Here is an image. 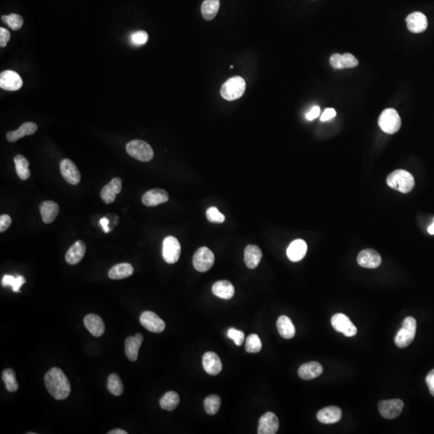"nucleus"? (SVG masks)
Wrapping results in <instances>:
<instances>
[{
	"label": "nucleus",
	"mask_w": 434,
	"mask_h": 434,
	"mask_svg": "<svg viewBox=\"0 0 434 434\" xmlns=\"http://www.w3.org/2000/svg\"><path fill=\"white\" fill-rule=\"evenodd\" d=\"M44 384L50 395L58 400L68 398L71 385L64 372L59 368H52L44 376Z\"/></svg>",
	"instance_id": "f257e3e1"
},
{
	"label": "nucleus",
	"mask_w": 434,
	"mask_h": 434,
	"mask_svg": "<svg viewBox=\"0 0 434 434\" xmlns=\"http://www.w3.org/2000/svg\"><path fill=\"white\" fill-rule=\"evenodd\" d=\"M387 184L401 193L410 192L415 186L414 178L412 174L404 170H396L387 178Z\"/></svg>",
	"instance_id": "f03ea898"
},
{
	"label": "nucleus",
	"mask_w": 434,
	"mask_h": 434,
	"mask_svg": "<svg viewBox=\"0 0 434 434\" xmlns=\"http://www.w3.org/2000/svg\"><path fill=\"white\" fill-rule=\"evenodd\" d=\"M416 331V321L412 317H407L402 327L395 337V343L400 348L408 347L414 339Z\"/></svg>",
	"instance_id": "7ed1b4c3"
},
{
	"label": "nucleus",
	"mask_w": 434,
	"mask_h": 434,
	"mask_svg": "<svg viewBox=\"0 0 434 434\" xmlns=\"http://www.w3.org/2000/svg\"><path fill=\"white\" fill-rule=\"evenodd\" d=\"M246 89L245 80L241 77L230 78L222 86L221 94L227 101H234L243 96Z\"/></svg>",
	"instance_id": "20e7f679"
},
{
	"label": "nucleus",
	"mask_w": 434,
	"mask_h": 434,
	"mask_svg": "<svg viewBox=\"0 0 434 434\" xmlns=\"http://www.w3.org/2000/svg\"><path fill=\"white\" fill-rule=\"evenodd\" d=\"M379 126L383 131L389 134L398 132L401 126V119L398 112L394 109H387L382 112L378 120Z\"/></svg>",
	"instance_id": "39448f33"
},
{
	"label": "nucleus",
	"mask_w": 434,
	"mask_h": 434,
	"mask_svg": "<svg viewBox=\"0 0 434 434\" xmlns=\"http://www.w3.org/2000/svg\"><path fill=\"white\" fill-rule=\"evenodd\" d=\"M126 152L131 157L141 162H149L153 159L152 147L141 140H133L126 145Z\"/></svg>",
	"instance_id": "423d86ee"
},
{
	"label": "nucleus",
	"mask_w": 434,
	"mask_h": 434,
	"mask_svg": "<svg viewBox=\"0 0 434 434\" xmlns=\"http://www.w3.org/2000/svg\"><path fill=\"white\" fill-rule=\"evenodd\" d=\"M215 261V257L208 248L201 247L196 250L193 257V265L199 272L204 273L211 269Z\"/></svg>",
	"instance_id": "0eeeda50"
},
{
	"label": "nucleus",
	"mask_w": 434,
	"mask_h": 434,
	"mask_svg": "<svg viewBox=\"0 0 434 434\" xmlns=\"http://www.w3.org/2000/svg\"><path fill=\"white\" fill-rule=\"evenodd\" d=\"M181 253V245L175 237H166L163 243V257L168 264H174L179 261Z\"/></svg>",
	"instance_id": "6e6552de"
},
{
	"label": "nucleus",
	"mask_w": 434,
	"mask_h": 434,
	"mask_svg": "<svg viewBox=\"0 0 434 434\" xmlns=\"http://www.w3.org/2000/svg\"><path fill=\"white\" fill-rule=\"evenodd\" d=\"M404 408V402L400 399L382 400L379 403V411L385 419H394L400 416Z\"/></svg>",
	"instance_id": "1a4fd4ad"
},
{
	"label": "nucleus",
	"mask_w": 434,
	"mask_h": 434,
	"mask_svg": "<svg viewBox=\"0 0 434 434\" xmlns=\"http://www.w3.org/2000/svg\"><path fill=\"white\" fill-rule=\"evenodd\" d=\"M331 325L335 331L343 333L345 336L352 337L356 335L357 328L347 315L336 314L333 315Z\"/></svg>",
	"instance_id": "9d476101"
},
{
	"label": "nucleus",
	"mask_w": 434,
	"mask_h": 434,
	"mask_svg": "<svg viewBox=\"0 0 434 434\" xmlns=\"http://www.w3.org/2000/svg\"><path fill=\"white\" fill-rule=\"evenodd\" d=\"M140 323L144 328L153 333L163 332L166 327L165 322L152 311L142 313L140 316Z\"/></svg>",
	"instance_id": "9b49d317"
},
{
	"label": "nucleus",
	"mask_w": 434,
	"mask_h": 434,
	"mask_svg": "<svg viewBox=\"0 0 434 434\" xmlns=\"http://www.w3.org/2000/svg\"><path fill=\"white\" fill-rule=\"evenodd\" d=\"M61 175L66 181L72 185H77L81 182V173L74 162L68 159H64L60 164Z\"/></svg>",
	"instance_id": "f8f14e48"
},
{
	"label": "nucleus",
	"mask_w": 434,
	"mask_h": 434,
	"mask_svg": "<svg viewBox=\"0 0 434 434\" xmlns=\"http://www.w3.org/2000/svg\"><path fill=\"white\" fill-rule=\"evenodd\" d=\"M23 86L22 78L17 73L6 70L0 75V87L8 91H16Z\"/></svg>",
	"instance_id": "ddd939ff"
},
{
	"label": "nucleus",
	"mask_w": 434,
	"mask_h": 434,
	"mask_svg": "<svg viewBox=\"0 0 434 434\" xmlns=\"http://www.w3.org/2000/svg\"><path fill=\"white\" fill-rule=\"evenodd\" d=\"M381 257L374 249H367L358 253V265L368 269H377L381 264Z\"/></svg>",
	"instance_id": "4468645a"
},
{
	"label": "nucleus",
	"mask_w": 434,
	"mask_h": 434,
	"mask_svg": "<svg viewBox=\"0 0 434 434\" xmlns=\"http://www.w3.org/2000/svg\"><path fill=\"white\" fill-rule=\"evenodd\" d=\"M279 428V420L273 412H267L260 418L258 434L277 433Z\"/></svg>",
	"instance_id": "2eb2a0df"
},
{
	"label": "nucleus",
	"mask_w": 434,
	"mask_h": 434,
	"mask_svg": "<svg viewBox=\"0 0 434 434\" xmlns=\"http://www.w3.org/2000/svg\"><path fill=\"white\" fill-rule=\"evenodd\" d=\"M407 27L412 33H421L428 28V20L423 13L415 12L406 18Z\"/></svg>",
	"instance_id": "dca6fc26"
},
{
	"label": "nucleus",
	"mask_w": 434,
	"mask_h": 434,
	"mask_svg": "<svg viewBox=\"0 0 434 434\" xmlns=\"http://www.w3.org/2000/svg\"><path fill=\"white\" fill-rule=\"evenodd\" d=\"M168 199H169V195L167 191L160 188H156V189L147 191L142 195L141 201L148 207H155L168 202Z\"/></svg>",
	"instance_id": "f3484780"
},
{
	"label": "nucleus",
	"mask_w": 434,
	"mask_h": 434,
	"mask_svg": "<svg viewBox=\"0 0 434 434\" xmlns=\"http://www.w3.org/2000/svg\"><path fill=\"white\" fill-rule=\"evenodd\" d=\"M122 191V179L120 178H114L110 183L106 184L101 191V197L102 200L107 204L114 203L116 199V195Z\"/></svg>",
	"instance_id": "a211bd4d"
},
{
	"label": "nucleus",
	"mask_w": 434,
	"mask_h": 434,
	"mask_svg": "<svg viewBox=\"0 0 434 434\" xmlns=\"http://www.w3.org/2000/svg\"><path fill=\"white\" fill-rule=\"evenodd\" d=\"M203 369L207 374L216 376L222 370V363L218 354L212 351L204 353L202 358Z\"/></svg>",
	"instance_id": "6ab92c4d"
},
{
	"label": "nucleus",
	"mask_w": 434,
	"mask_h": 434,
	"mask_svg": "<svg viewBox=\"0 0 434 434\" xmlns=\"http://www.w3.org/2000/svg\"><path fill=\"white\" fill-rule=\"evenodd\" d=\"M342 416V411L337 406H328L321 409L317 413V419L323 424H330L339 422Z\"/></svg>",
	"instance_id": "aec40b11"
},
{
	"label": "nucleus",
	"mask_w": 434,
	"mask_h": 434,
	"mask_svg": "<svg viewBox=\"0 0 434 434\" xmlns=\"http://www.w3.org/2000/svg\"><path fill=\"white\" fill-rule=\"evenodd\" d=\"M85 327L91 335L95 337H101L106 330L105 323L101 317L94 314L86 315L84 319Z\"/></svg>",
	"instance_id": "412c9836"
},
{
	"label": "nucleus",
	"mask_w": 434,
	"mask_h": 434,
	"mask_svg": "<svg viewBox=\"0 0 434 434\" xmlns=\"http://www.w3.org/2000/svg\"><path fill=\"white\" fill-rule=\"evenodd\" d=\"M307 245L306 241L302 239L294 241L287 249V257L290 261L298 262L304 258L307 254Z\"/></svg>",
	"instance_id": "4be33fe9"
},
{
	"label": "nucleus",
	"mask_w": 434,
	"mask_h": 434,
	"mask_svg": "<svg viewBox=\"0 0 434 434\" xmlns=\"http://www.w3.org/2000/svg\"><path fill=\"white\" fill-rule=\"evenodd\" d=\"M143 341V336L137 333L134 336L128 337L125 341V352L130 361L137 360L138 351Z\"/></svg>",
	"instance_id": "5701e85b"
},
{
	"label": "nucleus",
	"mask_w": 434,
	"mask_h": 434,
	"mask_svg": "<svg viewBox=\"0 0 434 434\" xmlns=\"http://www.w3.org/2000/svg\"><path fill=\"white\" fill-rule=\"evenodd\" d=\"M86 252V245L84 241H78L71 246L66 253L65 261L69 265H77L80 262Z\"/></svg>",
	"instance_id": "b1692460"
},
{
	"label": "nucleus",
	"mask_w": 434,
	"mask_h": 434,
	"mask_svg": "<svg viewBox=\"0 0 434 434\" xmlns=\"http://www.w3.org/2000/svg\"><path fill=\"white\" fill-rule=\"evenodd\" d=\"M323 372V366L319 362L312 361L304 364L299 368V376L303 380L309 381L319 377Z\"/></svg>",
	"instance_id": "393cba45"
},
{
	"label": "nucleus",
	"mask_w": 434,
	"mask_h": 434,
	"mask_svg": "<svg viewBox=\"0 0 434 434\" xmlns=\"http://www.w3.org/2000/svg\"><path fill=\"white\" fill-rule=\"evenodd\" d=\"M262 258V252L257 245H249L245 248L244 260L245 265L250 269H254L258 266Z\"/></svg>",
	"instance_id": "a878e982"
},
{
	"label": "nucleus",
	"mask_w": 434,
	"mask_h": 434,
	"mask_svg": "<svg viewBox=\"0 0 434 434\" xmlns=\"http://www.w3.org/2000/svg\"><path fill=\"white\" fill-rule=\"evenodd\" d=\"M37 129H38V126L34 122H25L20 126L18 130L8 132L7 133V139L10 142H14L24 136L32 135L33 133H36Z\"/></svg>",
	"instance_id": "bb28decb"
},
{
	"label": "nucleus",
	"mask_w": 434,
	"mask_h": 434,
	"mask_svg": "<svg viewBox=\"0 0 434 434\" xmlns=\"http://www.w3.org/2000/svg\"><path fill=\"white\" fill-rule=\"evenodd\" d=\"M40 211L43 221L45 224H51L53 222L59 214V205L53 201H44L40 205Z\"/></svg>",
	"instance_id": "cd10ccee"
},
{
	"label": "nucleus",
	"mask_w": 434,
	"mask_h": 434,
	"mask_svg": "<svg viewBox=\"0 0 434 434\" xmlns=\"http://www.w3.org/2000/svg\"><path fill=\"white\" fill-rule=\"evenodd\" d=\"M212 293L216 297L229 300L234 296L235 288L230 281H225V280L216 281L212 285Z\"/></svg>",
	"instance_id": "c85d7f7f"
},
{
	"label": "nucleus",
	"mask_w": 434,
	"mask_h": 434,
	"mask_svg": "<svg viewBox=\"0 0 434 434\" xmlns=\"http://www.w3.org/2000/svg\"><path fill=\"white\" fill-rule=\"evenodd\" d=\"M277 328L279 334L284 339H291L295 337L296 332L295 325L289 317L285 315L279 317L277 321Z\"/></svg>",
	"instance_id": "c756f323"
},
{
	"label": "nucleus",
	"mask_w": 434,
	"mask_h": 434,
	"mask_svg": "<svg viewBox=\"0 0 434 434\" xmlns=\"http://www.w3.org/2000/svg\"><path fill=\"white\" fill-rule=\"evenodd\" d=\"M133 273V268L129 263H121L112 267L108 275L113 280H121L131 276Z\"/></svg>",
	"instance_id": "7c9ffc66"
},
{
	"label": "nucleus",
	"mask_w": 434,
	"mask_h": 434,
	"mask_svg": "<svg viewBox=\"0 0 434 434\" xmlns=\"http://www.w3.org/2000/svg\"><path fill=\"white\" fill-rule=\"evenodd\" d=\"M220 0H204L201 6L203 19L211 20L215 18L220 9Z\"/></svg>",
	"instance_id": "2f4dec72"
},
{
	"label": "nucleus",
	"mask_w": 434,
	"mask_h": 434,
	"mask_svg": "<svg viewBox=\"0 0 434 434\" xmlns=\"http://www.w3.org/2000/svg\"><path fill=\"white\" fill-rule=\"evenodd\" d=\"M15 164H16V173L19 177L22 180H27L30 177L31 172L29 170V162L26 158L21 155L16 156L14 159Z\"/></svg>",
	"instance_id": "473e14b6"
},
{
	"label": "nucleus",
	"mask_w": 434,
	"mask_h": 434,
	"mask_svg": "<svg viewBox=\"0 0 434 434\" xmlns=\"http://www.w3.org/2000/svg\"><path fill=\"white\" fill-rule=\"evenodd\" d=\"M179 404V396L177 392L170 391L163 396L160 400V405L163 409L173 411Z\"/></svg>",
	"instance_id": "72a5a7b5"
},
{
	"label": "nucleus",
	"mask_w": 434,
	"mask_h": 434,
	"mask_svg": "<svg viewBox=\"0 0 434 434\" xmlns=\"http://www.w3.org/2000/svg\"><path fill=\"white\" fill-rule=\"evenodd\" d=\"M107 389L114 396H119L123 393V384L118 374L112 373L110 375L108 378Z\"/></svg>",
	"instance_id": "f704fd0d"
},
{
	"label": "nucleus",
	"mask_w": 434,
	"mask_h": 434,
	"mask_svg": "<svg viewBox=\"0 0 434 434\" xmlns=\"http://www.w3.org/2000/svg\"><path fill=\"white\" fill-rule=\"evenodd\" d=\"M2 378L6 385L8 392H15L18 390V382L16 381V373L11 369H7L3 372Z\"/></svg>",
	"instance_id": "c9c22d12"
},
{
	"label": "nucleus",
	"mask_w": 434,
	"mask_h": 434,
	"mask_svg": "<svg viewBox=\"0 0 434 434\" xmlns=\"http://www.w3.org/2000/svg\"><path fill=\"white\" fill-rule=\"evenodd\" d=\"M25 282L26 280L21 275H19L16 277L12 275H5L2 279L3 286H12V291L14 292H20V287Z\"/></svg>",
	"instance_id": "e433bc0d"
},
{
	"label": "nucleus",
	"mask_w": 434,
	"mask_h": 434,
	"mask_svg": "<svg viewBox=\"0 0 434 434\" xmlns=\"http://www.w3.org/2000/svg\"><path fill=\"white\" fill-rule=\"evenodd\" d=\"M221 397L217 395H211V396H207L203 402L205 412L209 415L216 414L220 408H221Z\"/></svg>",
	"instance_id": "4c0bfd02"
},
{
	"label": "nucleus",
	"mask_w": 434,
	"mask_h": 434,
	"mask_svg": "<svg viewBox=\"0 0 434 434\" xmlns=\"http://www.w3.org/2000/svg\"><path fill=\"white\" fill-rule=\"evenodd\" d=\"M262 348V343H261L260 337L257 334H252L248 336L245 341V350L248 353H257Z\"/></svg>",
	"instance_id": "58836bf2"
},
{
	"label": "nucleus",
	"mask_w": 434,
	"mask_h": 434,
	"mask_svg": "<svg viewBox=\"0 0 434 434\" xmlns=\"http://www.w3.org/2000/svg\"><path fill=\"white\" fill-rule=\"evenodd\" d=\"M3 21L8 24L12 30H19L24 25V20L20 15L11 14L9 16H3L1 17Z\"/></svg>",
	"instance_id": "ea45409f"
},
{
	"label": "nucleus",
	"mask_w": 434,
	"mask_h": 434,
	"mask_svg": "<svg viewBox=\"0 0 434 434\" xmlns=\"http://www.w3.org/2000/svg\"><path fill=\"white\" fill-rule=\"evenodd\" d=\"M206 216L208 221L211 223H223L225 220V215L221 213L215 207H209L206 212Z\"/></svg>",
	"instance_id": "a19ab883"
},
{
	"label": "nucleus",
	"mask_w": 434,
	"mask_h": 434,
	"mask_svg": "<svg viewBox=\"0 0 434 434\" xmlns=\"http://www.w3.org/2000/svg\"><path fill=\"white\" fill-rule=\"evenodd\" d=\"M228 337L233 339V342L238 347H241L245 341V333L235 328H230L228 331Z\"/></svg>",
	"instance_id": "79ce46f5"
},
{
	"label": "nucleus",
	"mask_w": 434,
	"mask_h": 434,
	"mask_svg": "<svg viewBox=\"0 0 434 434\" xmlns=\"http://www.w3.org/2000/svg\"><path fill=\"white\" fill-rule=\"evenodd\" d=\"M148 34L145 31H137L131 35V42L134 45H143L148 42Z\"/></svg>",
	"instance_id": "37998d69"
},
{
	"label": "nucleus",
	"mask_w": 434,
	"mask_h": 434,
	"mask_svg": "<svg viewBox=\"0 0 434 434\" xmlns=\"http://www.w3.org/2000/svg\"><path fill=\"white\" fill-rule=\"evenodd\" d=\"M330 63L333 68H337V69H343L345 68L344 64H343V56L340 54H334L330 58Z\"/></svg>",
	"instance_id": "c03bdc74"
},
{
	"label": "nucleus",
	"mask_w": 434,
	"mask_h": 434,
	"mask_svg": "<svg viewBox=\"0 0 434 434\" xmlns=\"http://www.w3.org/2000/svg\"><path fill=\"white\" fill-rule=\"evenodd\" d=\"M343 64H344L345 68H354V67H356L358 65V60L353 56L352 54L345 53L343 54Z\"/></svg>",
	"instance_id": "a18cd8bd"
},
{
	"label": "nucleus",
	"mask_w": 434,
	"mask_h": 434,
	"mask_svg": "<svg viewBox=\"0 0 434 434\" xmlns=\"http://www.w3.org/2000/svg\"><path fill=\"white\" fill-rule=\"evenodd\" d=\"M12 225V218L10 215H2L0 216V232L4 233Z\"/></svg>",
	"instance_id": "49530a36"
},
{
	"label": "nucleus",
	"mask_w": 434,
	"mask_h": 434,
	"mask_svg": "<svg viewBox=\"0 0 434 434\" xmlns=\"http://www.w3.org/2000/svg\"><path fill=\"white\" fill-rule=\"evenodd\" d=\"M10 32L5 29V28H0V46L2 48L6 47L7 44L10 40Z\"/></svg>",
	"instance_id": "de8ad7c7"
},
{
	"label": "nucleus",
	"mask_w": 434,
	"mask_h": 434,
	"mask_svg": "<svg viewBox=\"0 0 434 434\" xmlns=\"http://www.w3.org/2000/svg\"><path fill=\"white\" fill-rule=\"evenodd\" d=\"M335 115H336V111L332 108H328L327 110H325V111L323 112V114L321 116V121L322 122H327V121H329V120H331V118H335Z\"/></svg>",
	"instance_id": "09e8293b"
},
{
	"label": "nucleus",
	"mask_w": 434,
	"mask_h": 434,
	"mask_svg": "<svg viewBox=\"0 0 434 434\" xmlns=\"http://www.w3.org/2000/svg\"><path fill=\"white\" fill-rule=\"evenodd\" d=\"M319 114H320V108L319 106H315L314 107L311 108V110L307 113L306 118L309 121H312V120L318 118Z\"/></svg>",
	"instance_id": "8fccbe9b"
},
{
	"label": "nucleus",
	"mask_w": 434,
	"mask_h": 434,
	"mask_svg": "<svg viewBox=\"0 0 434 434\" xmlns=\"http://www.w3.org/2000/svg\"><path fill=\"white\" fill-rule=\"evenodd\" d=\"M426 384L432 396H434V369L428 373L426 377Z\"/></svg>",
	"instance_id": "3c124183"
},
{
	"label": "nucleus",
	"mask_w": 434,
	"mask_h": 434,
	"mask_svg": "<svg viewBox=\"0 0 434 434\" xmlns=\"http://www.w3.org/2000/svg\"><path fill=\"white\" fill-rule=\"evenodd\" d=\"M109 224H110V221L106 217H103V218L100 220L99 225L102 226L104 233H109L111 232V229L109 227Z\"/></svg>",
	"instance_id": "603ef678"
},
{
	"label": "nucleus",
	"mask_w": 434,
	"mask_h": 434,
	"mask_svg": "<svg viewBox=\"0 0 434 434\" xmlns=\"http://www.w3.org/2000/svg\"><path fill=\"white\" fill-rule=\"evenodd\" d=\"M128 432H126V430H123V429H121V428H115V429H113V430L110 431V432H108V434H127Z\"/></svg>",
	"instance_id": "864d4df0"
},
{
	"label": "nucleus",
	"mask_w": 434,
	"mask_h": 434,
	"mask_svg": "<svg viewBox=\"0 0 434 434\" xmlns=\"http://www.w3.org/2000/svg\"><path fill=\"white\" fill-rule=\"evenodd\" d=\"M428 233L431 235H434V220L432 225L428 228Z\"/></svg>",
	"instance_id": "5fc2aeb1"
}]
</instances>
